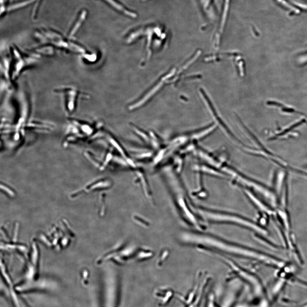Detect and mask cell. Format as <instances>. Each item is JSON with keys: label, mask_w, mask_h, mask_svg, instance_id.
Returning a JSON list of instances; mask_svg holds the SVG:
<instances>
[{"label": "cell", "mask_w": 307, "mask_h": 307, "mask_svg": "<svg viewBox=\"0 0 307 307\" xmlns=\"http://www.w3.org/2000/svg\"><path fill=\"white\" fill-rule=\"evenodd\" d=\"M86 15L87 13L86 11H83L82 12L80 18H78L77 22L74 24L70 30L69 32H68V37L69 38L71 39L74 36H75L76 33L78 31L79 29L80 28L82 24H83V22L86 19Z\"/></svg>", "instance_id": "8fae6325"}, {"label": "cell", "mask_w": 307, "mask_h": 307, "mask_svg": "<svg viewBox=\"0 0 307 307\" xmlns=\"http://www.w3.org/2000/svg\"><path fill=\"white\" fill-rule=\"evenodd\" d=\"M12 58L10 54L2 55L1 61V71L2 78L8 83L14 84L11 79V65Z\"/></svg>", "instance_id": "9c48e42d"}, {"label": "cell", "mask_w": 307, "mask_h": 307, "mask_svg": "<svg viewBox=\"0 0 307 307\" xmlns=\"http://www.w3.org/2000/svg\"><path fill=\"white\" fill-rule=\"evenodd\" d=\"M55 48L49 44H42L30 50L29 51L41 57L42 56H52L55 54Z\"/></svg>", "instance_id": "30bf717a"}, {"label": "cell", "mask_w": 307, "mask_h": 307, "mask_svg": "<svg viewBox=\"0 0 307 307\" xmlns=\"http://www.w3.org/2000/svg\"><path fill=\"white\" fill-rule=\"evenodd\" d=\"M221 259L230 268L235 276L242 281L250 287L254 294L257 296L263 294L264 292V287L261 281L258 276L246 269H243L227 258L221 257Z\"/></svg>", "instance_id": "5b68a950"}, {"label": "cell", "mask_w": 307, "mask_h": 307, "mask_svg": "<svg viewBox=\"0 0 307 307\" xmlns=\"http://www.w3.org/2000/svg\"><path fill=\"white\" fill-rule=\"evenodd\" d=\"M248 196L250 197L252 202H253L254 204L260 210L264 212H266V213L268 214H271L273 212V210L272 208L264 204L263 203L261 202V201L257 199L256 197H254L251 193H248Z\"/></svg>", "instance_id": "7c38bea8"}, {"label": "cell", "mask_w": 307, "mask_h": 307, "mask_svg": "<svg viewBox=\"0 0 307 307\" xmlns=\"http://www.w3.org/2000/svg\"><path fill=\"white\" fill-rule=\"evenodd\" d=\"M35 37L42 44H49L58 48L82 56L86 53L83 45L65 37L61 33L52 29L41 28L36 30Z\"/></svg>", "instance_id": "7a4b0ae2"}, {"label": "cell", "mask_w": 307, "mask_h": 307, "mask_svg": "<svg viewBox=\"0 0 307 307\" xmlns=\"http://www.w3.org/2000/svg\"><path fill=\"white\" fill-rule=\"evenodd\" d=\"M56 94L62 95L65 99V105L68 113L71 114L77 107V102L81 92L76 87L70 86H61L54 89Z\"/></svg>", "instance_id": "52a82bcc"}, {"label": "cell", "mask_w": 307, "mask_h": 307, "mask_svg": "<svg viewBox=\"0 0 307 307\" xmlns=\"http://www.w3.org/2000/svg\"><path fill=\"white\" fill-rule=\"evenodd\" d=\"M299 62L301 64H305L307 63V53L303 55L299 59Z\"/></svg>", "instance_id": "5bb4252c"}, {"label": "cell", "mask_w": 307, "mask_h": 307, "mask_svg": "<svg viewBox=\"0 0 307 307\" xmlns=\"http://www.w3.org/2000/svg\"><path fill=\"white\" fill-rule=\"evenodd\" d=\"M10 51L12 58L11 73L13 82L18 79L26 68L35 65L40 58L31 52H23L15 44L10 46Z\"/></svg>", "instance_id": "277c9868"}, {"label": "cell", "mask_w": 307, "mask_h": 307, "mask_svg": "<svg viewBox=\"0 0 307 307\" xmlns=\"http://www.w3.org/2000/svg\"><path fill=\"white\" fill-rule=\"evenodd\" d=\"M36 1L37 0H24V1H21L18 3L17 2L16 4L10 5V6H8V8H5V10L2 11L1 14H3V13H5V12L13 11L14 10H16V9L22 8L24 6L28 5L29 4L33 3Z\"/></svg>", "instance_id": "4fadbf2b"}, {"label": "cell", "mask_w": 307, "mask_h": 307, "mask_svg": "<svg viewBox=\"0 0 307 307\" xmlns=\"http://www.w3.org/2000/svg\"><path fill=\"white\" fill-rule=\"evenodd\" d=\"M208 275H197L194 286L186 298L183 299L185 307H199L203 300L210 281Z\"/></svg>", "instance_id": "8992f818"}, {"label": "cell", "mask_w": 307, "mask_h": 307, "mask_svg": "<svg viewBox=\"0 0 307 307\" xmlns=\"http://www.w3.org/2000/svg\"><path fill=\"white\" fill-rule=\"evenodd\" d=\"M183 240L190 245L200 246L233 256L253 259L268 265H271L274 261V256L269 254L229 242L210 235L188 232L183 234Z\"/></svg>", "instance_id": "6da1fadb"}, {"label": "cell", "mask_w": 307, "mask_h": 307, "mask_svg": "<svg viewBox=\"0 0 307 307\" xmlns=\"http://www.w3.org/2000/svg\"><path fill=\"white\" fill-rule=\"evenodd\" d=\"M242 285L236 282L228 285L219 304L216 307H235L242 292Z\"/></svg>", "instance_id": "ba28073f"}, {"label": "cell", "mask_w": 307, "mask_h": 307, "mask_svg": "<svg viewBox=\"0 0 307 307\" xmlns=\"http://www.w3.org/2000/svg\"><path fill=\"white\" fill-rule=\"evenodd\" d=\"M203 218L212 222L235 224L258 232L261 234H267V231L260 225L242 217L232 214L218 212L203 208L197 209Z\"/></svg>", "instance_id": "3957f363"}, {"label": "cell", "mask_w": 307, "mask_h": 307, "mask_svg": "<svg viewBox=\"0 0 307 307\" xmlns=\"http://www.w3.org/2000/svg\"><path fill=\"white\" fill-rule=\"evenodd\" d=\"M294 280H296V281H297L298 283L299 284H301L302 285L305 286L306 287H307V282L305 281H304L301 280V279H299L298 278H296Z\"/></svg>", "instance_id": "9a60e30c"}]
</instances>
